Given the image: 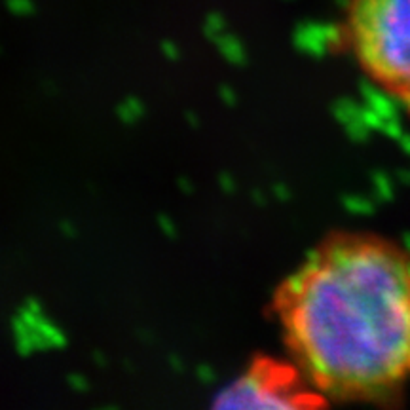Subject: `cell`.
Listing matches in <instances>:
<instances>
[{
  "mask_svg": "<svg viewBox=\"0 0 410 410\" xmlns=\"http://www.w3.org/2000/svg\"><path fill=\"white\" fill-rule=\"evenodd\" d=\"M289 359L327 401L395 404L410 386V249L376 232L325 237L274 295Z\"/></svg>",
  "mask_w": 410,
  "mask_h": 410,
  "instance_id": "1",
  "label": "cell"
},
{
  "mask_svg": "<svg viewBox=\"0 0 410 410\" xmlns=\"http://www.w3.org/2000/svg\"><path fill=\"white\" fill-rule=\"evenodd\" d=\"M342 38L363 75L410 110V0H346Z\"/></svg>",
  "mask_w": 410,
  "mask_h": 410,
  "instance_id": "2",
  "label": "cell"
},
{
  "mask_svg": "<svg viewBox=\"0 0 410 410\" xmlns=\"http://www.w3.org/2000/svg\"><path fill=\"white\" fill-rule=\"evenodd\" d=\"M329 401L291 359L259 357L219 393L215 406L228 409H313Z\"/></svg>",
  "mask_w": 410,
  "mask_h": 410,
  "instance_id": "3",
  "label": "cell"
}]
</instances>
